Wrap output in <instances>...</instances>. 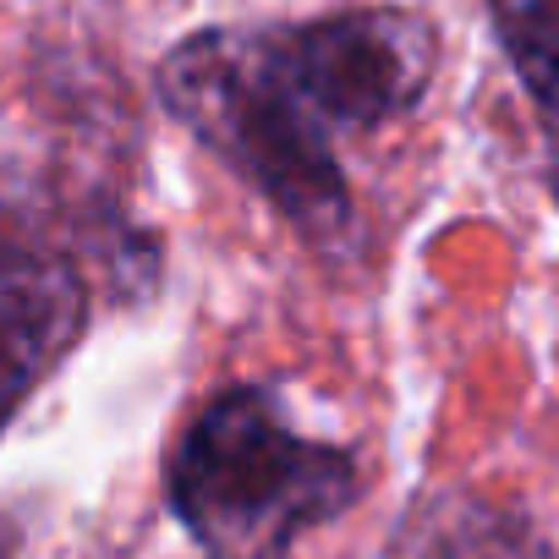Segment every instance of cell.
<instances>
[{
	"mask_svg": "<svg viewBox=\"0 0 559 559\" xmlns=\"http://www.w3.org/2000/svg\"><path fill=\"white\" fill-rule=\"evenodd\" d=\"M165 110L308 236L346 230L352 187L335 132H357L308 23L209 28L159 61Z\"/></svg>",
	"mask_w": 559,
	"mask_h": 559,
	"instance_id": "1",
	"label": "cell"
},
{
	"mask_svg": "<svg viewBox=\"0 0 559 559\" xmlns=\"http://www.w3.org/2000/svg\"><path fill=\"white\" fill-rule=\"evenodd\" d=\"M165 493L203 559H286L302 532L357 504L362 472L352 450L297 433L269 390L241 384L187 423Z\"/></svg>",
	"mask_w": 559,
	"mask_h": 559,
	"instance_id": "2",
	"label": "cell"
},
{
	"mask_svg": "<svg viewBox=\"0 0 559 559\" xmlns=\"http://www.w3.org/2000/svg\"><path fill=\"white\" fill-rule=\"evenodd\" d=\"M88 324L83 280L56 258H0V433Z\"/></svg>",
	"mask_w": 559,
	"mask_h": 559,
	"instance_id": "3",
	"label": "cell"
},
{
	"mask_svg": "<svg viewBox=\"0 0 559 559\" xmlns=\"http://www.w3.org/2000/svg\"><path fill=\"white\" fill-rule=\"evenodd\" d=\"M390 559H548V554L515 510L483 493H433L406 515Z\"/></svg>",
	"mask_w": 559,
	"mask_h": 559,
	"instance_id": "4",
	"label": "cell"
},
{
	"mask_svg": "<svg viewBox=\"0 0 559 559\" xmlns=\"http://www.w3.org/2000/svg\"><path fill=\"white\" fill-rule=\"evenodd\" d=\"M499 45L532 94L543 127V170L559 203V0H488Z\"/></svg>",
	"mask_w": 559,
	"mask_h": 559,
	"instance_id": "5",
	"label": "cell"
}]
</instances>
